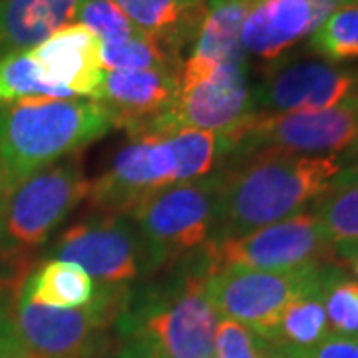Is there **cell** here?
Here are the masks:
<instances>
[{"mask_svg":"<svg viewBox=\"0 0 358 358\" xmlns=\"http://www.w3.org/2000/svg\"><path fill=\"white\" fill-rule=\"evenodd\" d=\"M207 251L181 257L129 287L117 331L140 358H207L215 355L219 315L205 281L213 271Z\"/></svg>","mask_w":358,"mask_h":358,"instance_id":"6da1fadb","label":"cell"},{"mask_svg":"<svg viewBox=\"0 0 358 358\" xmlns=\"http://www.w3.org/2000/svg\"><path fill=\"white\" fill-rule=\"evenodd\" d=\"M345 162L343 155L255 154L223 167L209 243L301 213L331 187Z\"/></svg>","mask_w":358,"mask_h":358,"instance_id":"7a4b0ae2","label":"cell"},{"mask_svg":"<svg viewBox=\"0 0 358 358\" xmlns=\"http://www.w3.org/2000/svg\"><path fill=\"white\" fill-rule=\"evenodd\" d=\"M114 128L110 110L84 98H26L0 106V166L13 183L66 157Z\"/></svg>","mask_w":358,"mask_h":358,"instance_id":"3957f363","label":"cell"},{"mask_svg":"<svg viewBox=\"0 0 358 358\" xmlns=\"http://www.w3.org/2000/svg\"><path fill=\"white\" fill-rule=\"evenodd\" d=\"M88 192L90 181L74 155L13 183L0 203V259L34 255Z\"/></svg>","mask_w":358,"mask_h":358,"instance_id":"277c9868","label":"cell"},{"mask_svg":"<svg viewBox=\"0 0 358 358\" xmlns=\"http://www.w3.org/2000/svg\"><path fill=\"white\" fill-rule=\"evenodd\" d=\"M131 285H100L88 305L54 308L18 296L13 327L18 358H96L108 329L117 322Z\"/></svg>","mask_w":358,"mask_h":358,"instance_id":"5b68a950","label":"cell"},{"mask_svg":"<svg viewBox=\"0 0 358 358\" xmlns=\"http://www.w3.org/2000/svg\"><path fill=\"white\" fill-rule=\"evenodd\" d=\"M255 112L249 64H217L187 56L179 68L176 102L141 140H166L183 129L231 134Z\"/></svg>","mask_w":358,"mask_h":358,"instance_id":"8992f818","label":"cell"},{"mask_svg":"<svg viewBox=\"0 0 358 358\" xmlns=\"http://www.w3.org/2000/svg\"><path fill=\"white\" fill-rule=\"evenodd\" d=\"M221 171L150 193L129 217L148 245L154 275L209 243L217 211Z\"/></svg>","mask_w":358,"mask_h":358,"instance_id":"52a82bcc","label":"cell"},{"mask_svg":"<svg viewBox=\"0 0 358 358\" xmlns=\"http://www.w3.org/2000/svg\"><path fill=\"white\" fill-rule=\"evenodd\" d=\"M331 265L333 263L289 271L217 267L205 281V293L219 319L239 322L271 341L285 308L294 299L322 287Z\"/></svg>","mask_w":358,"mask_h":358,"instance_id":"ba28073f","label":"cell"},{"mask_svg":"<svg viewBox=\"0 0 358 358\" xmlns=\"http://www.w3.org/2000/svg\"><path fill=\"white\" fill-rule=\"evenodd\" d=\"M233 162L255 154L341 155L358 143L357 96L329 110L265 114L255 112L231 131Z\"/></svg>","mask_w":358,"mask_h":358,"instance_id":"9c48e42d","label":"cell"},{"mask_svg":"<svg viewBox=\"0 0 358 358\" xmlns=\"http://www.w3.org/2000/svg\"><path fill=\"white\" fill-rule=\"evenodd\" d=\"M74 263L100 285H131L154 275L148 245L126 213H96L64 229L46 261Z\"/></svg>","mask_w":358,"mask_h":358,"instance_id":"30bf717a","label":"cell"},{"mask_svg":"<svg viewBox=\"0 0 358 358\" xmlns=\"http://www.w3.org/2000/svg\"><path fill=\"white\" fill-rule=\"evenodd\" d=\"M213 267L289 271L333 263L334 253L313 211H301L245 235L205 245Z\"/></svg>","mask_w":358,"mask_h":358,"instance_id":"8fae6325","label":"cell"},{"mask_svg":"<svg viewBox=\"0 0 358 358\" xmlns=\"http://www.w3.org/2000/svg\"><path fill=\"white\" fill-rule=\"evenodd\" d=\"M358 72L320 58L271 66L253 86L257 112L291 114L329 110L357 96Z\"/></svg>","mask_w":358,"mask_h":358,"instance_id":"7c38bea8","label":"cell"},{"mask_svg":"<svg viewBox=\"0 0 358 358\" xmlns=\"http://www.w3.org/2000/svg\"><path fill=\"white\" fill-rule=\"evenodd\" d=\"M176 183V157L166 140H134L90 181L88 205L98 213H126L150 193Z\"/></svg>","mask_w":358,"mask_h":358,"instance_id":"4fadbf2b","label":"cell"},{"mask_svg":"<svg viewBox=\"0 0 358 358\" xmlns=\"http://www.w3.org/2000/svg\"><path fill=\"white\" fill-rule=\"evenodd\" d=\"M30 56L40 82L66 98L88 96L98 100L106 68L102 64V42L84 24H66L46 38Z\"/></svg>","mask_w":358,"mask_h":358,"instance_id":"5bb4252c","label":"cell"},{"mask_svg":"<svg viewBox=\"0 0 358 358\" xmlns=\"http://www.w3.org/2000/svg\"><path fill=\"white\" fill-rule=\"evenodd\" d=\"M178 86L179 68L106 70L98 102L110 110L114 128L126 129L131 140H141L145 129L173 106Z\"/></svg>","mask_w":358,"mask_h":358,"instance_id":"9a60e30c","label":"cell"},{"mask_svg":"<svg viewBox=\"0 0 358 358\" xmlns=\"http://www.w3.org/2000/svg\"><path fill=\"white\" fill-rule=\"evenodd\" d=\"M317 30L308 0H255L241 28L247 56L277 60L282 52Z\"/></svg>","mask_w":358,"mask_h":358,"instance_id":"2e32d148","label":"cell"},{"mask_svg":"<svg viewBox=\"0 0 358 358\" xmlns=\"http://www.w3.org/2000/svg\"><path fill=\"white\" fill-rule=\"evenodd\" d=\"M80 0H0V56L36 48L76 16Z\"/></svg>","mask_w":358,"mask_h":358,"instance_id":"e0dca14e","label":"cell"},{"mask_svg":"<svg viewBox=\"0 0 358 358\" xmlns=\"http://www.w3.org/2000/svg\"><path fill=\"white\" fill-rule=\"evenodd\" d=\"M115 4L136 28L154 36L178 58L192 48L207 14L203 0H115Z\"/></svg>","mask_w":358,"mask_h":358,"instance_id":"ac0fdd59","label":"cell"},{"mask_svg":"<svg viewBox=\"0 0 358 358\" xmlns=\"http://www.w3.org/2000/svg\"><path fill=\"white\" fill-rule=\"evenodd\" d=\"M313 213L333 247L334 257L358 245V159L336 176L313 203Z\"/></svg>","mask_w":358,"mask_h":358,"instance_id":"d6986e66","label":"cell"},{"mask_svg":"<svg viewBox=\"0 0 358 358\" xmlns=\"http://www.w3.org/2000/svg\"><path fill=\"white\" fill-rule=\"evenodd\" d=\"M255 0H227L209 8L187 56L217 64H247L241 28Z\"/></svg>","mask_w":358,"mask_h":358,"instance_id":"ffe728a7","label":"cell"},{"mask_svg":"<svg viewBox=\"0 0 358 358\" xmlns=\"http://www.w3.org/2000/svg\"><path fill=\"white\" fill-rule=\"evenodd\" d=\"M96 289L94 279L82 267L48 259L26 277L20 296L42 307L78 308L88 305Z\"/></svg>","mask_w":358,"mask_h":358,"instance_id":"44dd1931","label":"cell"},{"mask_svg":"<svg viewBox=\"0 0 358 358\" xmlns=\"http://www.w3.org/2000/svg\"><path fill=\"white\" fill-rule=\"evenodd\" d=\"M176 157V183L217 173L233 159L231 134L183 129L166 138Z\"/></svg>","mask_w":358,"mask_h":358,"instance_id":"7402d4cb","label":"cell"},{"mask_svg":"<svg viewBox=\"0 0 358 358\" xmlns=\"http://www.w3.org/2000/svg\"><path fill=\"white\" fill-rule=\"evenodd\" d=\"M322 287L294 299L285 308L279 327L271 338V343L279 350L282 352L307 350L310 346L319 345L320 341H324L331 334L324 301H322Z\"/></svg>","mask_w":358,"mask_h":358,"instance_id":"603a6c76","label":"cell"},{"mask_svg":"<svg viewBox=\"0 0 358 358\" xmlns=\"http://www.w3.org/2000/svg\"><path fill=\"white\" fill-rule=\"evenodd\" d=\"M102 64L106 70H155V68H181L183 60L164 48L154 36L140 28L120 42L102 44Z\"/></svg>","mask_w":358,"mask_h":358,"instance_id":"cb8c5ba5","label":"cell"},{"mask_svg":"<svg viewBox=\"0 0 358 358\" xmlns=\"http://www.w3.org/2000/svg\"><path fill=\"white\" fill-rule=\"evenodd\" d=\"M308 50L331 64L358 60V2L331 14L310 34Z\"/></svg>","mask_w":358,"mask_h":358,"instance_id":"d4e9b609","label":"cell"},{"mask_svg":"<svg viewBox=\"0 0 358 358\" xmlns=\"http://www.w3.org/2000/svg\"><path fill=\"white\" fill-rule=\"evenodd\" d=\"M322 301L331 334H358V281L338 263H333L322 287Z\"/></svg>","mask_w":358,"mask_h":358,"instance_id":"484cf974","label":"cell"},{"mask_svg":"<svg viewBox=\"0 0 358 358\" xmlns=\"http://www.w3.org/2000/svg\"><path fill=\"white\" fill-rule=\"evenodd\" d=\"M26 98H66L40 82L30 52L0 56V106Z\"/></svg>","mask_w":358,"mask_h":358,"instance_id":"4316f807","label":"cell"},{"mask_svg":"<svg viewBox=\"0 0 358 358\" xmlns=\"http://www.w3.org/2000/svg\"><path fill=\"white\" fill-rule=\"evenodd\" d=\"M74 18L90 28L102 44L120 42L138 30L115 0H80Z\"/></svg>","mask_w":358,"mask_h":358,"instance_id":"83f0119b","label":"cell"},{"mask_svg":"<svg viewBox=\"0 0 358 358\" xmlns=\"http://www.w3.org/2000/svg\"><path fill=\"white\" fill-rule=\"evenodd\" d=\"M217 358H282V352L268 338L249 327L221 319L215 334Z\"/></svg>","mask_w":358,"mask_h":358,"instance_id":"f1b7e54d","label":"cell"},{"mask_svg":"<svg viewBox=\"0 0 358 358\" xmlns=\"http://www.w3.org/2000/svg\"><path fill=\"white\" fill-rule=\"evenodd\" d=\"M282 358H358V334H329L319 345L310 346L307 350L282 352Z\"/></svg>","mask_w":358,"mask_h":358,"instance_id":"f546056e","label":"cell"},{"mask_svg":"<svg viewBox=\"0 0 358 358\" xmlns=\"http://www.w3.org/2000/svg\"><path fill=\"white\" fill-rule=\"evenodd\" d=\"M0 358H18L13 327V303L0 293Z\"/></svg>","mask_w":358,"mask_h":358,"instance_id":"4dcf8cb0","label":"cell"},{"mask_svg":"<svg viewBox=\"0 0 358 358\" xmlns=\"http://www.w3.org/2000/svg\"><path fill=\"white\" fill-rule=\"evenodd\" d=\"M310 6H313V13H315V22L319 28L329 16L336 13L338 8L348 6V4H357L358 0H308Z\"/></svg>","mask_w":358,"mask_h":358,"instance_id":"1f68e13d","label":"cell"},{"mask_svg":"<svg viewBox=\"0 0 358 358\" xmlns=\"http://www.w3.org/2000/svg\"><path fill=\"white\" fill-rule=\"evenodd\" d=\"M334 259H338L341 265H345V268L348 271V275L358 281V245L345 251V253H341V255H336Z\"/></svg>","mask_w":358,"mask_h":358,"instance_id":"d6a6232c","label":"cell"},{"mask_svg":"<svg viewBox=\"0 0 358 358\" xmlns=\"http://www.w3.org/2000/svg\"><path fill=\"white\" fill-rule=\"evenodd\" d=\"M10 185H13V181H10V178L6 176L4 167L0 166V203H2V199H4L6 192L10 189Z\"/></svg>","mask_w":358,"mask_h":358,"instance_id":"836d02e7","label":"cell"},{"mask_svg":"<svg viewBox=\"0 0 358 358\" xmlns=\"http://www.w3.org/2000/svg\"><path fill=\"white\" fill-rule=\"evenodd\" d=\"M205 6H207V10L209 8H215V6H219V4H223V2H227V0H203Z\"/></svg>","mask_w":358,"mask_h":358,"instance_id":"e575fe53","label":"cell"},{"mask_svg":"<svg viewBox=\"0 0 358 358\" xmlns=\"http://www.w3.org/2000/svg\"><path fill=\"white\" fill-rule=\"evenodd\" d=\"M120 358H140L134 350H129V348H124L122 352H120Z\"/></svg>","mask_w":358,"mask_h":358,"instance_id":"d590c367","label":"cell"},{"mask_svg":"<svg viewBox=\"0 0 358 358\" xmlns=\"http://www.w3.org/2000/svg\"><path fill=\"white\" fill-rule=\"evenodd\" d=\"M357 126H358V96H357ZM352 154H358V143H357V148L352 150Z\"/></svg>","mask_w":358,"mask_h":358,"instance_id":"8d00e7d4","label":"cell"},{"mask_svg":"<svg viewBox=\"0 0 358 358\" xmlns=\"http://www.w3.org/2000/svg\"><path fill=\"white\" fill-rule=\"evenodd\" d=\"M207 358H217V355H211V357H207Z\"/></svg>","mask_w":358,"mask_h":358,"instance_id":"74e56055","label":"cell"},{"mask_svg":"<svg viewBox=\"0 0 358 358\" xmlns=\"http://www.w3.org/2000/svg\"><path fill=\"white\" fill-rule=\"evenodd\" d=\"M110 358H120V355H117V357H110Z\"/></svg>","mask_w":358,"mask_h":358,"instance_id":"f35d334b","label":"cell"}]
</instances>
